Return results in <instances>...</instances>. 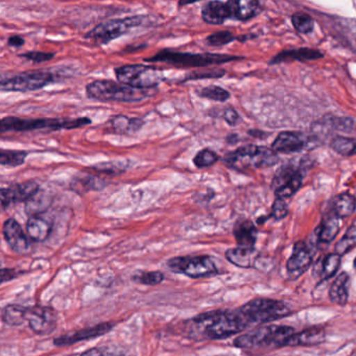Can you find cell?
I'll return each instance as SVG.
<instances>
[{
  "label": "cell",
  "mask_w": 356,
  "mask_h": 356,
  "mask_svg": "<svg viewBox=\"0 0 356 356\" xmlns=\"http://www.w3.org/2000/svg\"><path fill=\"white\" fill-rule=\"evenodd\" d=\"M241 58L235 56L222 55V54H193L172 51L163 49L151 58L145 59L149 63H164L177 68L207 67V66L220 65L235 61Z\"/></svg>",
  "instance_id": "obj_5"
},
{
  "label": "cell",
  "mask_w": 356,
  "mask_h": 356,
  "mask_svg": "<svg viewBox=\"0 0 356 356\" xmlns=\"http://www.w3.org/2000/svg\"><path fill=\"white\" fill-rule=\"evenodd\" d=\"M166 266L176 274L191 279L210 278L218 274L216 262L208 255H187L170 258Z\"/></svg>",
  "instance_id": "obj_10"
},
{
  "label": "cell",
  "mask_w": 356,
  "mask_h": 356,
  "mask_svg": "<svg viewBox=\"0 0 356 356\" xmlns=\"http://www.w3.org/2000/svg\"><path fill=\"white\" fill-rule=\"evenodd\" d=\"M248 327L254 324H264L280 320L291 314V310L286 303L278 300L258 299L252 300L238 309Z\"/></svg>",
  "instance_id": "obj_7"
},
{
  "label": "cell",
  "mask_w": 356,
  "mask_h": 356,
  "mask_svg": "<svg viewBox=\"0 0 356 356\" xmlns=\"http://www.w3.org/2000/svg\"><path fill=\"white\" fill-rule=\"evenodd\" d=\"M197 335L204 339H224L248 328L238 310L204 312L191 320Z\"/></svg>",
  "instance_id": "obj_1"
},
{
  "label": "cell",
  "mask_w": 356,
  "mask_h": 356,
  "mask_svg": "<svg viewBox=\"0 0 356 356\" xmlns=\"http://www.w3.org/2000/svg\"><path fill=\"white\" fill-rule=\"evenodd\" d=\"M106 182L97 177L91 176H78L72 179L70 183V187L72 191L78 193H86L87 191H103L106 187Z\"/></svg>",
  "instance_id": "obj_27"
},
{
  "label": "cell",
  "mask_w": 356,
  "mask_h": 356,
  "mask_svg": "<svg viewBox=\"0 0 356 356\" xmlns=\"http://www.w3.org/2000/svg\"><path fill=\"white\" fill-rule=\"evenodd\" d=\"M355 139L346 138V137H335L331 141V147L337 153L343 156H351L353 153L354 147H355Z\"/></svg>",
  "instance_id": "obj_41"
},
{
  "label": "cell",
  "mask_w": 356,
  "mask_h": 356,
  "mask_svg": "<svg viewBox=\"0 0 356 356\" xmlns=\"http://www.w3.org/2000/svg\"><path fill=\"white\" fill-rule=\"evenodd\" d=\"M233 234L238 247L254 248L257 239V229L251 220H239L235 224Z\"/></svg>",
  "instance_id": "obj_23"
},
{
  "label": "cell",
  "mask_w": 356,
  "mask_h": 356,
  "mask_svg": "<svg viewBox=\"0 0 356 356\" xmlns=\"http://www.w3.org/2000/svg\"><path fill=\"white\" fill-rule=\"evenodd\" d=\"M26 322L36 334H51L57 328L58 314L54 308L49 306H32L28 307Z\"/></svg>",
  "instance_id": "obj_12"
},
{
  "label": "cell",
  "mask_w": 356,
  "mask_h": 356,
  "mask_svg": "<svg viewBox=\"0 0 356 356\" xmlns=\"http://www.w3.org/2000/svg\"><path fill=\"white\" fill-rule=\"evenodd\" d=\"M28 155V152L1 149L0 151V164L3 166L17 168V166L24 164Z\"/></svg>",
  "instance_id": "obj_34"
},
{
  "label": "cell",
  "mask_w": 356,
  "mask_h": 356,
  "mask_svg": "<svg viewBox=\"0 0 356 356\" xmlns=\"http://www.w3.org/2000/svg\"><path fill=\"white\" fill-rule=\"evenodd\" d=\"M323 58V54L316 49H300L297 51H285L273 58L270 64L281 63L286 61H312Z\"/></svg>",
  "instance_id": "obj_26"
},
{
  "label": "cell",
  "mask_w": 356,
  "mask_h": 356,
  "mask_svg": "<svg viewBox=\"0 0 356 356\" xmlns=\"http://www.w3.org/2000/svg\"><path fill=\"white\" fill-rule=\"evenodd\" d=\"M295 333L293 327L268 325L239 335L233 343L241 349H276L287 347L289 339Z\"/></svg>",
  "instance_id": "obj_3"
},
{
  "label": "cell",
  "mask_w": 356,
  "mask_h": 356,
  "mask_svg": "<svg viewBox=\"0 0 356 356\" xmlns=\"http://www.w3.org/2000/svg\"><path fill=\"white\" fill-rule=\"evenodd\" d=\"M197 95L203 97V99L220 102V103L228 101L229 97H230V93L226 89L222 88V87L214 86V85L200 89V90H197Z\"/></svg>",
  "instance_id": "obj_36"
},
{
  "label": "cell",
  "mask_w": 356,
  "mask_h": 356,
  "mask_svg": "<svg viewBox=\"0 0 356 356\" xmlns=\"http://www.w3.org/2000/svg\"><path fill=\"white\" fill-rule=\"evenodd\" d=\"M326 339V332L321 327H314V328L306 329L301 332L295 333L289 339L287 346L289 347H299V346H316L322 343Z\"/></svg>",
  "instance_id": "obj_21"
},
{
  "label": "cell",
  "mask_w": 356,
  "mask_h": 356,
  "mask_svg": "<svg viewBox=\"0 0 356 356\" xmlns=\"http://www.w3.org/2000/svg\"><path fill=\"white\" fill-rule=\"evenodd\" d=\"M293 28L301 34H309L314 31V22L309 15L304 13L293 14L291 17Z\"/></svg>",
  "instance_id": "obj_38"
},
{
  "label": "cell",
  "mask_w": 356,
  "mask_h": 356,
  "mask_svg": "<svg viewBox=\"0 0 356 356\" xmlns=\"http://www.w3.org/2000/svg\"><path fill=\"white\" fill-rule=\"evenodd\" d=\"M225 70H210L205 72H193L187 74L186 78L183 82L191 80H203V79H218L224 76Z\"/></svg>",
  "instance_id": "obj_45"
},
{
  "label": "cell",
  "mask_w": 356,
  "mask_h": 356,
  "mask_svg": "<svg viewBox=\"0 0 356 356\" xmlns=\"http://www.w3.org/2000/svg\"><path fill=\"white\" fill-rule=\"evenodd\" d=\"M354 266H355V268H356V258H355V259H354Z\"/></svg>",
  "instance_id": "obj_53"
},
{
  "label": "cell",
  "mask_w": 356,
  "mask_h": 356,
  "mask_svg": "<svg viewBox=\"0 0 356 356\" xmlns=\"http://www.w3.org/2000/svg\"><path fill=\"white\" fill-rule=\"evenodd\" d=\"M356 209V200L353 195L348 193H341L333 202L332 212L339 218L352 216Z\"/></svg>",
  "instance_id": "obj_30"
},
{
  "label": "cell",
  "mask_w": 356,
  "mask_h": 356,
  "mask_svg": "<svg viewBox=\"0 0 356 356\" xmlns=\"http://www.w3.org/2000/svg\"><path fill=\"white\" fill-rule=\"evenodd\" d=\"M220 160L218 154L210 149L200 151L193 158V164L199 168H210Z\"/></svg>",
  "instance_id": "obj_39"
},
{
  "label": "cell",
  "mask_w": 356,
  "mask_h": 356,
  "mask_svg": "<svg viewBox=\"0 0 356 356\" xmlns=\"http://www.w3.org/2000/svg\"><path fill=\"white\" fill-rule=\"evenodd\" d=\"M118 82L138 89H156L165 80L159 68L143 64H129L114 70Z\"/></svg>",
  "instance_id": "obj_9"
},
{
  "label": "cell",
  "mask_w": 356,
  "mask_h": 356,
  "mask_svg": "<svg viewBox=\"0 0 356 356\" xmlns=\"http://www.w3.org/2000/svg\"><path fill=\"white\" fill-rule=\"evenodd\" d=\"M230 8L231 17L239 22H245L255 17L260 12V5L254 0H231L227 1Z\"/></svg>",
  "instance_id": "obj_20"
},
{
  "label": "cell",
  "mask_w": 356,
  "mask_h": 356,
  "mask_svg": "<svg viewBox=\"0 0 356 356\" xmlns=\"http://www.w3.org/2000/svg\"><path fill=\"white\" fill-rule=\"evenodd\" d=\"M51 203H53V199H51V195L47 191L40 189L36 195L26 202V213L30 216V218L31 216H41L43 212L49 210Z\"/></svg>",
  "instance_id": "obj_28"
},
{
  "label": "cell",
  "mask_w": 356,
  "mask_h": 356,
  "mask_svg": "<svg viewBox=\"0 0 356 356\" xmlns=\"http://www.w3.org/2000/svg\"><path fill=\"white\" fill-rule=\"evenodd\" d=\"M235 37L232 33L228 31H222V32L213 33L206 38V43L210 47H222V45L229 44L234 40Z\"/></svg>",
  "instance_id": "obj_43"
},
{
  "label": "cell",
  "mask_w": 356,
  "mask_h": 356,
  "mask_svg": "<svg viewBox=\"0 0 356 356\" xmlns=\"http://www.w3.org/2000/svg\"><path fill=\"white\" fill-rule=\"evenodd\" d=\"M226 258L238 268H255L259 255L255 248L237 247L229 249L226 252Z\"/></svg>",
  "instance_id": "obj_19"
},
{
  "label": "cell",
  "mask_w": 356,
  "mask_h": 356,
  "mask_svg": "<svg viewBox=\"0 0 356 356\" xmlns=\"http://www.w3.org/2000/svg\"><path fill=\"white\" fill-rule=\"evenodd\" d=\"M56 74L45 70L22 72L10 78L3 76L0 82L1 91L9 92H33L40 90L57 81Z\"/></svg>",
  "instance_id": "obj_11"
},
{
  "label": "cell",
  "mask_w": 356,
  "mask_h": 356,
  "mask_svg": "<svg viewBox=\"0 0 356 356\" xmlns=\"http://www.w3.org/2000/svg\"><path fill=\"white\" fill-rule=\"evenodd\" d=\"M80 356H130L124 350L118 347H109V346H102V347L91 348L83 352Z\"/></svg>",
  "instance_id": "obj_40"
},
{
  "label": "cell",
  "mask_w": 356,
  "mask_h": 356,
  "mask_svg": "<svg viewBox=\"0 0 356 356\" xmlns=\"http://www.w3.org/2000/svg\"><path fill=\"white\" fill-rule=\"evenodd\" d=\"M298 174H301V170H300V168H297V166L293 165V163L282 166V168L277 172L276 176L273 180L272 188L275 191H278L279 188L289 182L291 179L295 178Z\"/></svg>",
  "instance_id": "obj_33"
},
{
  "label": "cell",
  "mask_w": 356,
  "mask_h": 356,
  "mask_svg": "<svg viewBox=\"0 0 356 356\" xmlns=\"http://www.w3.org/2000/svg\"><path fill=\"white\" fill-rule=\"evenodd\" d=\"M312 262V252L304 241H298L293 245V254L287 261L289 273H302L309 268Z\"/></svg>",
  "instance_id": "obj_18"
},
{
  "label": "cell",
  "mask_w": 356,
  "mask_h": 356,
  "mask_svg": "<svg viewBox=\"0 0 356 356\" xmlns=\"http://www.w3.org/2000/svg\"><path fill=\"white\" fill-rule=\"evenodd\" d=\"M51 222L42 216H31L26 222V233L32 241L43 243L51 236Z\"/></svg>",
  "instance_id": "obj_22"
},
{
  "label": "cell",
  "mask_w": 356,
  "mask_h": 356,
  "mask_svg": "<svg viewBox=\"0 0 356 356\" xmlns=\"http://www.w3.org/2000/svg\"><path fill=\"white\" fill-rule=\"evenodd\" d=\"M38 183L34 181L20 183V184L12 185L10 187H3L0 191V200H1V207L7 210L14 204L26 203L29 200L32 199L40 191Z\"/></svg>",
  "instance_id": "obj_13"
},
{
  "label": "cell",
  "mask_w": 356,
  "mask_h": 356,
  "mask_svg": "<svg viewBox=\"0 0 356 356\" xmlns=\"http://www.w3.org/2000/svg\"><path fill=\"white\" fill-rule=\"evenodd\" d=\"M341 256L339 254L334 253L327 255L323 259L322 264H321L320 275L322 280H327V279L334 276L339 270V266H341Z\"/></svg>",
  "instance_id": "obj_35"
},
{
  "label": "cell",
  "mask_w": 356,
  "mask_h": 356,
  "mask_svg": "<svg viewBox=\"0 0 356 356\" xmlns=\"http://www.w3.org/2000/svg\"><path fill=\"white\" fill-rule=\"evenodd\" d=\"M356 245V226L350 227L347 232L345 233L341 241L337 243L335 251L339 255L343 256V254L348 253L350 250L353 249Z\"/></svg>",
  "instance_id": "obj_37"
},
{
  "label": "cell",
  "mask_w": 356,
  "mask_h": 356,
  "mask_svg": "<svg viewBox=\"0 0 356 356\" xmlns=\"http://www.w3.org/2000/svg\"><path fill=\"white\" fill-rule=\"evenodd\" d=\"M26 314H28V307L26 306L10 304L3 308L1 318L5 324L15 327L20 326L26 322Z\"/></svg>",
  "instance_id": "obj_29"
},
{
  "label": "cell",
  "mask_w": 356,
  "mask_h": 356,
  "mask_svg": "<svg viewBox=\"0 0 356 356\" xmlns=\"http://www.w3.org/2000/svg\"><path fill=\"white\" fill-rule=\"evenodd\" d=\"M112 131L116 134H135L143 129L145 122L139 118H129L126 115H116L110 120Z\"/></svg>",
  "instance_id": "obj_24"
},
{
  "label": "cell",
  "mask_w": 356,
  "mask_h": 356,
  "mask_svg": "<svg viewBox=\"0 0 356 356\" xmlns=\"http://www.w3.org/2000/svg\"><path fill=\"white\" fill-rule=\"evenodd\" d=\"M352 155H356V145L355 147H354L353 153H352Z\"/></svg>",
  "instance_id": "obj_52"
},
{
  "label": "cell",
  "mask_w": 356,
  "mask_h": 356,
  "mask_svg": "<svg viewBox=\"0 0 356 356\" xmlns=\"http://www.w3.org/2000/svg\"><path fill=\"white\" fill-rule=\"evenodd\" d=\"M132 281L138 284L147 285V286H155L163 282L165 276L160 270H136L131 276Z\"/></svg>",
  "instance_id": "obj_32"
},
{
  "label": "cell",
  "mask_w": 356,
  "mask_h": 356,
  "mask_svg": "<svg viewBox=\"0 0 356 356\" xmlns=\"http://www.w3.org/2000/svg\"><path fill=\"white\" fill-rule=\"evenodd\" d=\"M325 126L330 127L334 130L351 131L354 128V122L350 118H333L327 120Z\"/></svg>",
  "instance_id": "obj_46"
},
{
  "label": "cell",
  "mask_w": 356,
  "mask_h": 356,
  "mask_svg": "<svg viewBox=\"0 0 356 356\" xmlns=\"http://www.w3.org/2000/svg\"><path fill=\"white\" fill-rule=\"evenodd\" d=\"M91 124L88 118L76 120H62V118H19L14 116L3 118L0 122V132H31L37 130H72L82 128Z\"/></svg>",
  "instance_id": "obj_4"
},
{
  "label": "cell",
  "mask_w": 356,
  "mask_h": 356,
  "mask_svg": "<svg viewBox=\"0 0 356 356\" xmlns=\"http://www.w3.org/2000/svg\"><path fill=\"white\" fill-rule=\"evenodd\" d=\"M349 275L341 273L335 278L329 289V299L333 304L343 306L349 298Z\"/></svg>",
  "instance_id": "obj_25"
},
{
  "label": "cell",
  "mask_w": 356,
  "mask_h": 356,
  "mask_svg": "<svg viewBox=\"0 0 356 356\" xmlns=\"http://www.w3.org/2000/svg\"><path fill=\"white\" fill-rule=\"evenodd\" d=\"M93 170L97 172H106V174L118 175L127 170L126 162H105L93 166Z\"/></svg>",
  "instance_id": "obj_44"
},
{
  "label": "cell",
  "mask_w": 356,
  "mask_h": 356,
  "mask_svg": "<svg viewBox=\"0 0 356 356\" xmlns=\"http://www.w3.org/2000/svg\"><path fill=\"white\" fill-rule=\"evenodd\" d=\"M231 17L228 3L222 1H209L202 9V19L207 24L220 26Z\"/></svg>",
  "instance_id": "obj_17"
},
{
  "label": "cell",
  "mask_w": 356,
  "mask_h": 356,
  "mask_svg": "<svg viewBox=\"0 0 356 356\" xmlns=\"http://www.w3.org/2000/svg\"><path fill=\"white\" fill-rule=\"evenodd\" d=\"M289 214V206L283 199L277 197L276 201L273 204L272 216L275 220H283Z\"/></svg>",
  "instance_id": "obj_48"
},
{
  "label": "cell",
  "mask_w": 356,
  "mask_h": 356,
  "mask_svg": "<svg viewBox=\"0 0 356 356\" xmlns=\"http://www.w3.org/2000/svg\"><path fill=\"white\" fill-rule=\"evenodd\" d=\"M22 274H24V272H19V270H13V268H3L1 270V282L5 283L7 281L13 280Z\"/></svg>",
  "instance_id": "obj_49"
},
{
  "label": "cell",
  "mask_w": 356,
  "mask_h": 356,
  "mask_svg": "<svg viewBox=\"0 0 356 356\" xmlns=\"http://www.w3.org/2000/svg\"><path fill=\"white\" fill-rule=\"evenodd\" d=\"M224 118L230 126H236L237 122L241 120L238 113H237L234 109H232V108H228V109L225 111Z\"/></svg>",
  "instance_id": "obj_50"
},
{
  "label": "cell",
  "mask_w": 356,
  "mask_h": 356,
  "mask_svg": "<svg viewBox=\"0 0 356 356\" xmlns=\"http://www.w3.org/2000/svg\"><path fill=\"white\" fill-rule=\"evenodd\" d=\"M147 20V16H131L120 19H110L89 31L84 38L92 41L95 44H109L115 39L128 34L133 29L143 26Z\"/></svg>",
  "instance_id": "obj_8"
},
{
  "label": "cell",
  "mask_w": 356,
  "mask_h": 356,
  "mask_svg": "<svg viewBox=\"0 0 356 356\" xmlns=\"http://www.w3.org/2000/svg\"><path fill=\"white\" fill-rule=\"evenodd\" d=\"M156 89H138L111 80H95L86 86V95L97 102L138 103L156 95Z\"/></svg>",
  "instance_id": "obj_2"
},
{
  "label": "cell",
  "mask_w": 356,
  "mask_h": 356,
  "mask_svg": "<svg viewBox=\"0 0 356 356\" xmlns=\"http://www.w3.org/2000/svg\"><path fill=\"white\" fill-rule=\"evenodd\" d=\"M20 57L24 58V59L33 62V63L39 64L51 61L55 57V54L44 53V51H29V53L22 54Z\"/></svg>",
  "instance_id": "obj_47"
},
{
  "label": "cell",
  "mask_w": 356,
  "mask_h": 356,
  "mask_svg": "<svg viewBox=\"0 0 356 356\" xmlns=\"http://www.w3.org/2000/svg\"><path fill=\"white\" fill-rule=\"evenodd\" d=\"M339 218L337 214L330 213L323 220L321 224L318 239L322 243H331L337 237L339 231Z\"/></svg>",
  "instance_id": "obj_31"
},
{
  "label": "cell",
  "mask_w": 356,
  "mask_h": 356,
  "mask_svg": "<svg viewBox=\"0 0 356 356\" xmlns=\"http://www.w3.org/2000/svg\"><path fill=\"white\" fill-rule=\"evenodd\" d=\"M3 234L6 241L15 253L26 255L31 251V241L29 235L15 218H8L3 226Z\"/></svg>",
  "instance_id": "obj_15"
},
{
  "label": "cell",
  "mask_w": 356,
  "mask_h": 356,
  "mask_svg": "<svg viewBox=\"0 0 356 356\" xmlns=\"http://www.w3.org/2000/svg\"><path fill=\"white\" fill-rule=\"evenodd\" d=\"M302 180H303V176H302V174H298L295 178L291 179L284 186L276 191L277 197L285 200L287 197H293L299 191L300 187H301Z\"/></svg>",
  "instance_id": "obj_42"
},
{
  "label": "cell",
  "mask_w": 356,
  "mask_h": 356,
  "mask_svg": "<svg viewBox=\"0 0 356 356\" xmlns=\"http://www.w3.org/2000/svg\"><path fill=\"white\" fill-rule=\"evenodd\" d=\"M114 327H115V323L111 322H105L95 325V326L87 327V328L56 337L54 339V345L57 347H65V346H72L74 343H80V341H87V339H95V337L107 334Z\"/></svg>",
  "instance_id": "obj_14"
},
{
  "label": "cell",
  "mask_w": 356,
  "mask_h": 356,
  "mask_svg": "<svg viewBox=\"0 0 356 356\" xmlns=\"http://www.w3.org/2000/svg\"><path fill=\"white\" fill-rule=\"evenodd\" d=\"M307 137L301 133L282 132L275 139L272 149L275 153L291 154L301 152L307 147Z\"/></svg>",
  "instance_id": "obj_16"
},
{
  "label": "cell",
  "mask_w": 356,
  "mask_h": 356,
  "mask_svg": "<svg viewBox=\"0 0 356 356\" xmlns=\"http://www.w3.org/2000/svg\"><path fill=\"white\" fill-rule=\"evenodd\" d=\"M24 43H26V40L19 35H14L8 39V45L12 47H24Z\"/></svg>",
  "instance_id": "obj_51"
},
{
  "label": "cell",
  "mask_w": 356,
  "mask_h": 356,
  "mask_svg": "<svg viewBox=\"0 0 356 356\" xmlns=\"http://www.w3.org/2000/svg\"><path fill=\"white\" fill-rule=\"evenodd\" d=\"M278 162V156L273 149L259 145H243L232 153L227 154L224 163L237 170L247 168H270Z\"/></svg>",
  "instance_id": "obj_6"
}]
</instances>
